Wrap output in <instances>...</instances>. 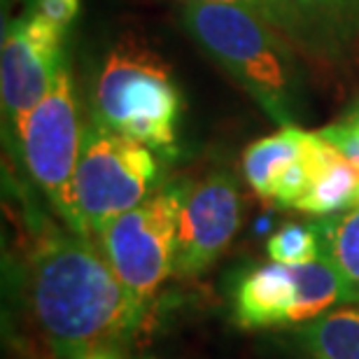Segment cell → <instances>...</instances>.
Masks as SVG:
<instances>
[{"instance_id":"cell-10","label":"cell","mask_w":359,"mask_h":359,"mask_svg":"<svg viewBox=\"0 0 359 359\" xmlns=\"http://www.w3.org/2000/svg\"><path fill=\"white\" fill-rule=\"evenodd\" d=\"M315 133H308L299 126H283L278 133L252 142L243 156V170L250 187L262 198L271 201V191L276 180L292 166L294 161L306 154Z\"/></svg>"},{"instance_id":"cell-17","label":"cell","mask_w":359,"mask_h":359,"mask_svg":"<svg viewBox=\"0 0 359 359\" xmlns=\"http://www.w3.org/2000/svg\"><path fill=\"white\" fill-rule=\"evenodd\" d=\"M205 3H226V5H241V7H248L257 14H262L264 19L273 21L276 26H285L290 28L292 19H290V12L283 0H205Z\"/></svg>"},{"instance_id":"cell-18","label":"cell","mask_w":359,"mask_h":359,"mask_svg":"<svg viewBox=\"0 0 359 359\" xmlns=\"http://www.w3.org/2000/svg\"><path fill=\"white\" fill-rule=\"evenodd\" d=\"M33 10L52 19L54 24L68 28L80 14V0H35Z\"/></svg>"},{"instance_id":"cell-6","label":"cell","mask_w":359,"mask_h":359,"mask_svg":"<svg viewBox=\"0 0 359 359\" xmlns=\"http://www.w3.org/2000/svg\"><path fill=\"white\" fill-rule=\"evenodd\" d=\"M80 112L68 68L56 77L33 110L14 121L24 166L68 229L80 233L75 208V170L82 147Z\"/></svg>"},{"instance_id":"cell-7","label":"cell","mask_w":359,"mask_h":359,"mask_svg":"<svg viewBox=\"0 0 359 359\" xmlns=\"http://www.w3.org/2000/svg\"><path fill=\"white\" fill-rule=\"evenodd\" d=\"M343 301H353V294L325 255L299 266L273 262L236 283L233 320L245 329L304 325Z\"/></svg>"},{"instance_id":"cell-20","label":"cell","mask_w":359,"mask_h":359,"mask_svg":"<svg viewBox=\"0 0 359 359\" xmlns=\"http://www.w3.org/2000/svg\"><path fill=\"white\" fill-rule=\"evenodd\" d=\"M350 121H353V124H355V128H357V131H359V110H357V114H355V117L350 119Z\"/></svg>"},{"instance_id":"cell-5","label":"cell","mask_w":359,"mask_h":359,"mask_svg":"<svg viewBox=\"0 0 359 359\" xmlns=\"http://www.w3.org/2000/svg\"><path fill=\"white\" fill-rule=\"evenodd\" d=\"M182 189L184 184H170L149 194L98 236L100 250L124 285L138 320L154 292L173 273Z\"/></svg>"},{"instance_id":"cell-2","label":"cell","mask_w":359,"mask_h":359,"mask_svg":"<svg viewBox=\"0 0 359 359\" xmlns=\"http://www.w3.org/2000/svg\"><path fill=\"white\" fill-rule=\"evenodd\" d=\"M184 24L205 52L215 56L266 114L290 126L297 114L299 84L285 42L273 35L271 21L248 7L191 0Z\"/></svg>"},{"instance_id":"cell-11","label":"cell","mask_w":359,"mask_h":359,"mask_svg":"<svg viewBox=\"0 0 359 359\" xmlns=\"http://www.w3.org/2000/svg\"><path fill=\"white\" fill-rule=\"evenodd\" d=\"M357 191H359V175L353 161L332 140L325 138L318 173L313 177L311 189L297 203V210L311 215H332L343 210V208H355Z\"/></svg>"},{"instance_id":"cell-1","label":"cell","mask_w":359,"mask_h":359,"mask_svg":"<svg viewBox=\"0 0 359 359\" xmlns=\"http://www.w3.org/2000/svg\"><path fill=\"white\" fill-rule=\"evenodd\" d=\"M28 294L59 359H89L138 325L131 299L89 236L47 229L28 264Z\"/></svg>"},{"instance_id":"cell-12","label":"cell","mask_w":359,"mask_h":359,"mask_svg":"<svg viewBox=\"0 0 359 359\" xmlns=\"http://www.w3.org/2000/svg\"><path fill=\"white\" fill-rule=\"evenodd\" d=\"M294 350L299 359H359V311L341 308L304 322Z\"/></svg>"},{"instance_id":"cell-8","label":"cell","mask_w":359,"mask_h":359,"mask_svg":"<svg viewBox=\"0 0 359 359\" xmlns=\"http://www.w3.org/2000/svg\"><path fill=\"white\" fill-rule=\"evenodd\" d=\"M66 28L31 10L5 24L3 56H0V89L3 110L12 124L45 98L63 61Z\"/></svg>"},{"instance_id":"cell-9","label":"cell","mask_w":359,"mask_h":359,"mask_svg":"<svg viewBox=\"0 0 359 359\" xmlns=\"http://www.w3.org/2000/svg\"><path fill=\"white\" fill-rule=\"evenodd\" d=\"M241 224V196L236 180L212 173L184 187L180 203L173 273L191 278L203 273L231 243Z\"/></svg>"},{"instance_id":"cell-13","label":"cell","mask_w":359,"mask_h":359,"mask_svg":"<svg viewBox=\"0 0 359 359\" xmlns=\"http://www.w3.org/2000/svg\"><path fill=\"white\" fill-rule=\"evenodd\" d=\"M315 224L320 231L322 255L348 283L353 301H359V205Z\"/></svg>"},{"instance_id":"cell-16","label":"cell","mask_w":359,"mask_h":359,"mask_svg":"<svg viewBox=\"0 0 359 359\" xmlns=\"http://www.w3.org/2000/svg\"><path fill=\"white\" fill-rule=\"evenodd\" d=\"M325 138H329L334 142L336 147L341 149L343 154L348 156L350 161H353V166L357 168V175H359V131L355 128L353 121H343V124H334V126H327L320 131ZM359 205V191H357V203L355 208Z\"/></svg>"},{"instance_id":"cell-19","label":"cell","mask_w":359,"mask_h":359,"mask_svg":"<svg viewBox=\"0 0 359 359\" xmlns=\"http://www.w3.org/2000/svg\"><path fill=\"white\" fill-rule=\"evenodd\" d=\"M89 359H121V357L114 353L112 348H103V350H98V353H93Z\"/></svg>"},{"instance_id":"cell-15","label":"cell","mask_w":359,"mask_h":359,"mask_svg":"<svg viewBox=\"0 0 359 359\" xmlns=\"http://www.w3.org/2000/svg\"><path fill=\"white\" fill-rule=\"evenodd\" d=\"M287 12H290L292 24L297 19L308 17H334V14H346L348 10L359 5V0H283Z\"/></svg>"},{"instance_id":"cell-14","label":"cell","mask_w":359,"mask_h":359,"mask_svg":"<svg viewBox=\"0 0 359 359\" xmlns=\"http://www.w3.org/2000/svg\"><path fill=\"white\" fill-rule=\"evenodd\" d=\"M271 262L299 266L322 257V241L318 224H287L273 233L266 243Z\"/></svg>"},{"instance_id":"cell-4","label":"cell","mask_w":359,"mask_h":359,"mask_svg":"<svg viewBox=\"0 0 359 359\" xmlns=\"http://www.w3.org/2000/svg\"><path fill=\"white\" fill-rule=\"evenodd\" d=\"M159 180L154 149L114 133L96 114L82 131L75 170V208L82 236H98L140 205Z\"/></svg>"},{"instance_id":"cell-3","label":"cell","mask_w":359,"mask_h":359,"mask_svg":"<svg viewBox=\"0 0 359 359\" xmlns=\"http://www.w3.org/2000/svg\"><path fill=\"white\" fill-rule=\"evenodd\" d=\"M93 114L154 152H175L180 91L161 56L142 45L121 42L110 52L96 82Z\"/></svg>"}]
</instances>
